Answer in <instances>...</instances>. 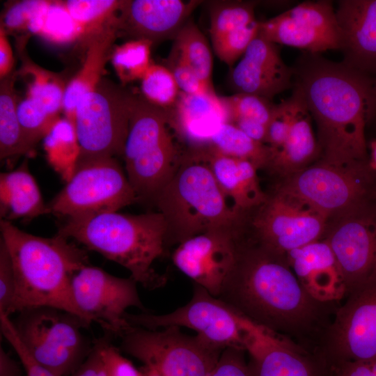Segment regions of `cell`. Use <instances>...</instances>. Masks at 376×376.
I'll list each match as a JSON object with an SVG mask.
<instances>
[{
	"instance_id": "21",
	"label": "cell",
	"mask_w": 376,
	"mask_h": 376,
	"mask_svg": "<svg viewBox=\"0 0 376 376\" xmlns=\"http://www.w3.org/2000/svg\"><path fill=\"white\" fill-rule=\"evenodd\" d=\"M293 77V70L283 62L277 45L257 35L233 68L230 81L236 93L271 100L292 86Z\"/></svg>"
},
{
	"instance_id": "22",
	"label": "cell",
	"mask_w": 376,
	"mask_h": 376,
	"mask_svg": "<svg viewBox=\"0 0 376 376\" xmlns=\"http://www.w3.org/2000/svg\"><path fill=\"white\" fill-rule=\"evenodd\" d=\"M338 4L343 63L368 77L376 74V0H343Z\"/></svg>"
},
{
	"instance_id": "50",
	"label": "cell",
	"mask_w": 376,
	"mask_h": 376,
	"mask_svg": "<svg viewBox=\"0 0 376 376\" xmlns=\"http://www.w3.org/2000/svg\"><path fill=\"white\" fill-rule=\"evenodd\" d=\"M232 124L235 125L242 132L252 139L265 143L267 126L253 120L238 119Z\"/></svg>"
},
{
	"instance_id": "7",
	"label": "cell",
	"mask_w": 376,
	"mask_h": 376,
	"mask_svg": "<svg viewBox=\"0 0 376 376\" xmlns=\"http://www.w3.org/2000/svg\"><path fill=\"white\" fill-rule=\"evenodd\" d=\"M328 220L376 200V172L369 160L350 164L318 159L273 188Z\"/></svg>"
},
{
	"instance_id": "46",
	"label": "cell",
	"mask_w": 376,
	"mask_h": 376,
	"mask_svg": "<svg viewBox=\"0 0 376 376\" xmlns=\"http://www.w3.org/2000/svg\"><path fill=\"white\" fill-rule=\"evenodd\" d=\"M244 350L225 349L210 376H252L249 364L245 361Z\"/></svg>"
},
{
	"instance_id": "4",
	"label": "cell",
	"mask_w": 376,
	"mask_h": 376,
	"mask_svg": "<svg viewBox=\"0 0 376 376\" xmlns=\"http://www.w3.org/2000/svg\"><path fill=\"white\" fill-rule=\"evenodd\" d=\"M166 233L164 218L157 211L139 214L112 212L65 220L58 233L119 264L138 284L155 290L166 282V276L153 268L166 251Z\"/></svg>"
},
{
	"instance_id": "2",
	"label": "cell",
	"mask_w": 376,
	"mask_h": 376,
	"mask_svg": "<svg viewBox=\"0 0 376 376\" xmlns=\"http://www.w3.org/2000/svg\"><path fill=\"white\" fill-rule=\"evenodd\" d=\"M292 70L295 88L317 125L318 159L336 164L369 160L365 127L376 109L375 83L343 63L310 52Z\"/></svg>"
},
{
	"instance_id": "11",
	"label": "cell",
	"mask_w": 376,
	"mask_h": 376,
	"mask_svg": "<svg viewBox=\"0 0 376 376\" xmlns=\"http://www.w3.org/2000/svg\"><path fill=\"white\" fill-rule=\"evenodd\" d=\"M125 318L131 326L148 329L187 327L222 350L234 347L244 351L256 324L228 303L197 284H194L190 301L171 313L163 315L127 313Z\"/></svg>"
},
{
	"instance_id": "37",
	"label": "cell",
	"mask_w": 376,
	"mask_h": 376,
	"mask_svg": "<svg viewBox=\"0 0 376 376\" xmlns=\"http://www.w3.org/2000/svg\"><path fill=\"white\" fill-rule=\"evenodd\" d=\"M141 88L148 101L166 109L175 104L180 92L171 71L165 65L154 63L141 78Z\"/></svg>"
},
{
	"instance_id": "48",
	"label": "cell",
	"mask_w": 376,
	"mask_h": 376,
	"mask_svg": "<svg viewBox=\"0 0 376 376\" xmlns=\"http://www.w3.org/2000/svg\"><path fill=\"white\" fill-rule=\"evenodd\" d=\"M68 376H107L95 340L87 358L74 373Z\"/></svg>"
},
{
	"instance_id": "40",
	"label": "cell",
	"mask_w": 376,
	"mask_h": 376,
	"mask_svg": "<svg viewBox=\"0 0 376 376\" xmlns=\"http://www.w3.org/2000/svg\"><path fill=\"white\" fill-rule=\"evenodd\" d=\"M299 95L294 89L292 95L275 104L267 125L265 144L273 151L278 150L286 140L297 109Z\"/></svg>"
},
{
	"instance_id": "44",
	"label": "cell",
	"mask_w": 376,
	"mask_h": 376,
	"mask_svg": "<svg viewBox=\"0 0 376 376\" xmlns=\"http://www.w3.org/2000/svg\"><path fill=\"white\" fill-rule=\"evenodd\" d=\"M0 325L2 335L17 353L26 376H54L31 357L19 340L10 318L0 315Z\"/></svg>"
},
{
	"instance_id": "39",
	"label": "cell",
	"mask_w": 376,
	"mask_h": 376,
	"mask_svg": "<svg viewBox=\"0 0 376 376\" xmlns=\"http://www.w3.org/2000/svg\"><path fill=\"white\" fill-rule=\"evenodd\" d=\"M259 21L230 31L223 36L212 40L213 50L224 63L232 66L244 55L251 41L257 36Z\"/></svg>"
},
{
	"instance_id": "26",
	"label": "cell",
	"mask_w": 376,
	"mask_h": 376,
	"mask_svg": "<svg viewBox=\"0 0 376 376\" xmlns=\"http://www.w3.org/2000/svg\"><path fill=\"white\" fill-rule=\"evenodd\" d=\"M203 148L217 184L236 212L243 215L265 200L267 193L252 163L225 155L211 146Z\"/></svg>"
},
{
	"instance_id": "10",
	"label": "cell",
	"mask_w": 376,
	"mask_h": 376,
	"mask_svg": "<svg viewBox=\"0 0 376 376\" xmlns=\"http://www.w3.org/2000/svg\"><path fill=\"white\" fill-rule=\"evenodd\" d=\"M120 350L162 376H210L222 350L178 327L161 330L132 326L121 337Z\"/></svg>"
},
{
	"instance_id": "6",
	"label": "cell",
	"mask_w": 376,
	"mask_h": 376,
	"mask_svg": "<svg viewBox=\"0 0 376 376\" xmlns=\"http://www.w3.org/2000/svg\"><path fill=\"white\" fill-rule=\"evenodd\" d=\"M169 109L133 95L123 157L138 201L154 202L176 172L180 150Z\"/></svg>"
},
{
	"instance_id": "13",
	"label": "cell",
	"mask_w": 376,
	"mask_h": 376,
	"mask_svg": "<svg viewBox=\"0 0 376 376\" xmlns=\"http://www.w3.org/2000/svg\"><path fill=\"white\" fill-rule=\"evenodd\" d=\"M133 95L102 78L80 100L75 119L79 159L123 155Z\"/></svg>"
},
{
	"instance_id": "33",
	"label": "cell",
	"mask_w": 376,
	"mask_h": 376,
	"mask_svg": "<svg viewBox=\"0 0 376 376\" xmlns=\"http://www.w3.org/2000/svg\"><path fill=\"white\" fill-rule=\"evenodd\" d=\"M38 36L53 45H66L81 40L84 30L71 16L63 1H49Z\"/></svg>"
},
{
	"instance_id": "29",
	"label": "cell",
	"mask_w": 376,
	"mask_h": 376,
	"mask_svg": "<svg viewBox=\"0 0 376 376\" xmlns=\"http://www.w3.org/2000/svg\"><path fill=\"white\" fill-rule=\"evenodd\" d=\"M42 140L49 164L66 182L73 175L80 156L75 125L65 117L60 118Z\"/></svg>"
},
{
	"instance_id": "43",
	"label": "cell",
	"mask_w": 376,
	"mask_h": 376,
	"mask_svg": "<svg viewBox=\"0 0 376 376\" xmlns=\"http://www.w3.org/2000/svg\"><path fill=\"white\" fill-rule=\"evenodd\" d=\"M95 342L107 376H144L142 370H138L121 354L120 349L111 343L110 336L98 338Z\"/></svg>"
},
{
	"instance_id": "54",
	"label": "cell",
	"mask_w": 376,
	"mask_h": 376,
	"mask_svg": "<svg viewBox=\"0 0 376 376\" xmlns=\"http://www.w3.org/2000/svg\"><path fill=\"white\" fill-rule=\"evenodd\" d=\"M375 91H376V82L375 83Z\"/></svg>"
},
{
	"instance_id": "12",
	"label": "cell",
	"mask_w": 376,
	"mask_h": 376,
	"mask_svg": "<svg viewBox=\"0 0 376 376\" xmlns=\"http://www.w3.org/2000/svg\"><path fill=\"white\" fill-rule=\"evenodd\" d=\"M327 218L309 206L275 189L243 215L244 237L272 252L286 255L322 239Z\"/></svg>"
},
{
	"instance_id": "8",
	"label": "cell",
	"mask_w": 376,
	"mask_h": 376,
	"mask_svg": "<svg viewBox=\"0 0 376 376\" xmlns=\"http://www.w3.org/2000/svg\"><path fill=\"white\" fill-rule=\"evenodd\" d=\"M12 320L15 331L31 357L54 376L74 373L91 353L82 333L90 326L79 316L49 306L24 309Z\"/></svg>"
},
{
	"instance_id": "25",
	"label": "cell",
	"mask_w": 376,
	"mask_h": 376,
	"mask_svg": "<svg viewBox=\"0 0 376 376\" xmlns=\"http://www.w3.org/2000/svg\"><path fill=\"white\" fill-rule=\"evenodd\" d=\"M118 36L117 15L113 20L84 35L81 40L86 46V58L79 71L67 85L63 102L65 118L74 125L77 104L102 79L104 66L111 58L114 42Z\"/></svg>"
},
{
	"instance_id": "36",
	"label": "cell",
	"mask_w": 376,
	"mask_h": 376,
	"mask_svg": "<svg viewBox=\"0 0 376 376\" xmlns=\"http://www.w3.org/2000/svg\"><path fill=\"white\" fill-rule=\"evenodd\" d=\"M63 3L86 35L113 20L117 16L122 1L68 0Z\"/></svg>"
},
{
	"instance_id": "20",
	"label": "cell",
	"mask_w": 376,
	"mask_h": 376,
	"mask_svg": "<svg viewBox=\"0 0 376 376\" xmlns=\"http://www.w3.org/2000/svg\"><path fill=\"white\" fill-rule=\"evenodd\" d=\"M199 1L123 0L118 13L120 33L152 44L173 38L199 5Z\"/></svg>"
},
{
	"instance_id": "42",
	"label": "cell",
	"mask_w": 376,
	"mask_h": 376,
	"mask_svg": "<svg viewBox=\"0 0 376 376\" xmlns=\"http://www.w3.org/2000/svg\"><path fill=\"white\" fill-rule=\"evenodd\" d=\"M16 280L9 253L0 240V315L15 313Z\"/></svg>"
},
{
	"instance_id": "45",
	"label": "cell",
	"mask_w": 376,
	"mask_h": 376,
	"mask_svg": "<svg viewBox=\"0 0 376 376\" xmlns=\"http://www.w3.org/2000/svg\"><path fill=\"white\" fill-rule=\"evenodd\" d=\"M43 3V0L15 2L7 8L1 26L6 31L27 30L30 22Z\"/></svg>"
},
{
	"instance_id": "9",
	"label": "cell",
	"mask_w": 376,
	"mask_h": 376,
	"mask_svg": "<svg viewBox=\"0 0 376 376\" xmlns=\"http://www.w3.org/2000/svg\"><path fill=\"white\" fill-rule=\"evenodd\" d=\"M138 201L116 157L79 159L64 187L47 204V214L65 220L84 219Z\"/></svg>"
},
{
	"instance_id": "18",
	"label": "cell",
	"mask_w": 376,
	"mask_h": 376,
	"mask_svg": "<svg viewBox=\"0 0 376 376\" xmlns=\"http://www.w3.org/2000/svg\"><path fill=\"white\" fill-rule=\"evenodd\" d=\"M258 35L313 54L340 49L342 43L336 10L329 1H305L259 22Z\"/></svg>"
},
{
	"instance_id": "24",
	"label": "cell",
	"mask_w": 376,
	"mask_h": 376,
	"mask_svg": "<svg viewBox=\"0 0 376 376\" xmlns=\"http://www.w3.org/2000/svg\"><path fill=\"white\" fill-rule=\"evenodd\" d=\"M168 109L176 135L188 142L191 148L209 146L219 126L230 123L221 97L216 93L195 95L180 91L175 104Z\"/></svg>"
},
{
	"instance_id": "23",
	"label": "cell",
	"mask_w": 376,
	"mask_h": 376,
	"mask_svg": "<svg viewBox=\"0 0 376 376\" xmlns=\"http://www.w3.org/2000/svg\"><path fill=\"white\" fill-rule=\"evenodd\" d=\"M298 281L315 300L331 304L345 297V289L335 256L321 239L286 253Z\"/></svg>"
},
{
	"instance_id": "1",
	"label": "cell",
	"mask_w": 376,
	"mask_h": 376,
	"mask_svg": "<svg viewBox=\"0 0 376 376\" xmlns=\"http://www.w3.org/2000/svg\"><path fill=\"white\" fill-rule=\"evenodd\" d=\"M219 298L257 324L288 340L294 338L299 345L315 336L320 345L330 323L327 320L329 304L307 293L286 256L246 239Z\"/></svg>"
},
{
	"instance_id": "30",
	"label": "cell",
	"mask_w": 376,
	"mask_h": 376,
	"mask_svg": "<svg viewBox=\"0 0 376 376\" xmlns=\"http://www.w3.org/2000/svg\"><path fill=\"white\" fill-rule=\"evenodd\" d=\"M16 72L1 79L0 84V158L29 155L26 147L17 115V96L14 89Z\"/></svg>"
},
{
	"instance_id": "34",
	"label": "cell",
	"mask_w": 376,
	"mask_h": 376,
	"mask_svg": "<svg viewBox=\"0 0 376 376\" xmlns=\"http://www.w3.org/2000/svg\"><path fill=\"white\" fill-rule=\"evenodd\" d=\"M152 45L146 40H131L113 48L111 63L123 84L143 77L152 63L150 61Z\"/></svg>"
},
{
	"instance_id": "28",
	"label": "cell",
	"mask_w": 376,
	"mask_h": 376,
	"mask_svg": "<svg viewBox=\"0 0 376 376\" xmlns=\"http://www.w3.org/2000/svg\"><path fill=\"white\" fill-rule=\"evenodd\" d=\"M47 214L39 187L28 168L27 160L16 169L0 174V217L12 222Z\"/></svg>"
},
{
	"instance_id": "5",
	"label": "cell",
	"mask_w": 376,
	"mask_h": 376,
	"mask_svg": "<svg viewBox=\"0 0 376 376\" xmlns=\"http://www.w3.org/2000/svg\"><path fill=\"white\" fill-rule=\"evenodd\" d=\"M154 205L166 221L167 246L210 231L242 228L243 215L220 189L203 148L183 152Z\"/></svg>"
},
{
	"instance_id": "38",
	"label": "cell",
	"mask_w": 376,
	"mask_h": 376,
	"mask_svg": "<svg viewBox=\"0 0 376 376\" xmlns=\"http://www.w3.org/2000/svg\"><path fill=\"white\" fill-rule=\"evenodd\" d=\"M221 99L228 113L230 123L238 119H249L267 126L275 107L271 100L252 94L235 93Z\"/></svg>"
},
{
	"instance_id": "19",
	"label": "cell",
	"mask_w": 376,
	"mask_h": 376,
	"mask_svg": "<svg viewBox=\"0 0 376 376\" xmlns=\"http://www.w3.org/2000/svg\"><path fill=\"white\" fill-rule=\"evenodd\" d=\"M246 351L252 376H329L328 365L318 352L258 324Z\"/></svg>"
},
{
	"instance_id": "41",
	"label": "cell",
	"mask_w": 376,
	"mask_h": 376,
	"mask_svg": "<svg viewBox=\"0 0 376 376\" xmlns=\"http://www.w3.org/2000/svg\"><path fill=\"white\" fill-rule=\"evenodd\" d=\"M166 63V67L173 73L181 92L195 95L215 93L214 88L209 87L201 79L174 46Z\"/></svg>"
},
{
	"instance_id": "47",
	"label": "cell",
	"mask_w": 376,
	"mask_h": 376,
	"mask_svg": "<svg viewBox=\"0 0 376 376\" xmlns=\"http://www.w3.org/2000/svg\"><path fill=\"white\" fill-rule=\"evenodd\" d=\"M329 376H376V359L329 363Z\"/></svg>"
},
{
	"instance_id": "15",
	"label": "cell",
	"mask_w": 376,
	"mask_h": 376,
	"mask_svg": "<svg viewBox=\"0 0 376 376\" xmlns=\"http://www.w3.org/2000/svg\"><path fill=\"white\" fill-rule=\"evenodd\" d=\"M130 276L121 278L87 265L72 280L75 301L91 324H98L108 334L121 337L132 326L125 318L127 310L136 307L146 311Z\"/></svg>"
},
{
	"instance_id": "32",
	"label": "cell",
	"mask_w": 376,
	"mask_h": 376,
	"mask_svg": "<svg viewBox=\"0 0 376 376\" xmlns=\"http://www.w3.org/2000/svg\"><path fill=\"white\" fill-rule=\"evenodd\" d=\"M173 46L201 79L214 88L212 82V55L207 40L189 18L175 37Z\"/></svg>"
},
{
	"instance_id": "31",
	"label": "cell",
	"mask_w": 376,
	"mask_h": 376,
	"mask_svg": "<svg viewBox=\"0 0 376 376\" xmlns=\"http://www.w3.org/2000/svg\"><path fill=\"white\" fill-rule=\"evenodd\" d=\"M210 146L225 155L250 162L258 170L267 169L273 155L268 145L252 139L230 123L219 126Z\"/></svg>"
},
{
	"instance_id": "35",
	"label": "cell",
	"mask_w": 376,
	"mask_h": 376,
	"mask_svg": "<svg viewBox=\"0 0 376 376\" xmlns=\"http://www.w3.org/2000/svg\"><path fill=\"white\" fill-rule=\"evenodd\" d=\"M255 3L215 1L210 8L211 41L256 20Z\"/></svg>"
},
{
	"instance_id": "51",
	"label": "cell",
	"mask_w": 376,
	"mask_h": 376,
	"mask_svg": "<svg viewBox=\"0 0 376 376\" xmlns=\"http://www.w3.org/2000/svg\"><path fill=\"white\" fill-rule=\"evenodd\" d=\"M0 376H23L18 363L4 350L0 351Z\"/></svg>"
},
{
	"instance_id": "53",
	"label": "cell",
	"mask_w": 376,
	"mask_h": 376,
	"mask_svg": "<svg viewBox=\"0 0 376 376\" xmlns=\"http://www.w3.org/2000/svg\"><path fill=\"white\" fill-rule=\"evenodd\" d=\"M142 372L144 374V376H162L159 373H157L154 369L144 366L141 369Z\"/></svg>"
},
{
	"instance_id": "27",
	"label": "cell",
	"mask_w": 376,
	"mask_h": 376,
	"mask_svg": "<svg viewBox=\"0 0 376 376\" xmlns=\"http://www.w3.org/2000/svg\"><path fill=\"white\" fill-rule=\"evenodd\" d=\"M297 109L288 137L273 151L267 168L279 180L295 174L320 157V148L311 126V116L299 91Z\"/></svg>"
},
{
	"instance_id": "14",
	"label": "cell",
	"mask_w": 376,
	"mask_h": 376,
	"mask_svg": "<svg viewBox=\"0 0 376 376\" xmlns=\"http://www.w3.org/2000/svg\"><path fill=\"white\" fill-rule=\"evenodd\" d=\"M322 239L336 259L345 297L376 281V200L328 220Z\"/></svg>"
},
{
	"instance_id": "3",
	"label": "cell",
	"mask_w": 376,
	"mask_h": 376,
	"mask_svg": "<svg viewBox=\"0 0 376 376\" xmlns=\"http://www.w3.org/2000/svg\"><path fill=\"white\" fill-rule=\"evenodd\" d=\"M1 238L13 263L16 280L15 313L29 308H59L91 324L73 297L74 275L89 265L86 251L57 233L44 237L0 221Z\"/></svg>"
},
{
	"instance_id": "52",
	"label": "cell",
	"mask_w": 376,
	"mask_h": 376,
	"mask_svg": "<svg viewBox=\"0 0 376 376\" xmlns=\"http://www.w3.org/2000/svg\"><path fill=\"white\" fill-rule=\"evenodd\" d=\"M370 155L369 163L371 168L376 172V140L373 141L370 144Z\"/></svg>"
},
{
	"instance_id": "17",
	"label": "cell",
	"mask_w": 376,
	"mask_h": 376,
	"mask_svg": "<svg viewBox=\"0 0 376 376\" xmlns=\"http://www.w3.org/2000/svg\"><path fill=\"white\" fill-rule=\"evenodd\" d=\"M242 240L241 230L197 235L178 244L172 261L194 284L219 297L236 265Z\"/></svg>"
},
{
	"instance_id": "16",
	"label": "cell",
	"mask_w": 376,
	"mask_h": 376,
	"mask_svg": "<svg viewBox=\"0 0 376 376\" xmlns=\"http://www.w3.org/2000/svg\"><path fill=\"white\" fill-rule=\"evenodd\" d=\"M317 352L327 363L376 359V281L347 297Z\"/></svg>"
},
{
	"instance_id": "49",
	"label": "cell",
	"mask_w": 376,
	"mask_h": 376,
	"mask_svg": "<svg viewBox=\"0 0 376 376\" xmlns=\"http://www.w3.org/2000/svg\"><path fill=\"white\" fill-rule=\"evenodd\" d=\"M14 56L12 47L8 41L4 28H0V79H2L13 72Z\"/></svg>"
}]
</instances>
